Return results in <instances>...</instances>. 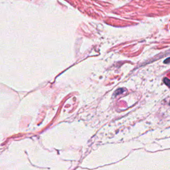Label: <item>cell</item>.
Listing matches in <instances>:
<instances>
[{"label":"cell","instance_id":"cell-2","mask_svg":"<svg viewBox=\"0 0 170 170\" xmlns=\"http://www.w3.org/2000/svg\"><path fill=\"white\" fill-rule=\"evenodd\" d=\"M163 82L168 86H169V79H168V78H165V79H163Z\"/></svg>","mask_w":170,"mask_h":170},{"label":"cell","instance_id":"cell-1","mask_svg":"<svg viewBox=\"0 0 170 170\" xmlns=\"http://www.w3.org/2000/svg\"><path fill=\"white\" fill-rule=\"evenodd\" d=\"M124 91H125V89H118L115 92V93H114V95H113V96H118V95H119L120 94L123 93Z\"/></svg>","mask_w":170,"mask_h":170},{"label":"cell","instance_id":"cell-3","mask_svg":"<svg viewBox=\"0 0 170 170\" xmlns=\"http://www.w3.org/2000/svg\"><path fill=\"white\" fill-rule=\"evenodd\" d=\"M163 63H164L165 64H169V58H168V59H166V60L163 61Z\"/></svg>","mask_w":170,"mask_h":170}]
</instances>
